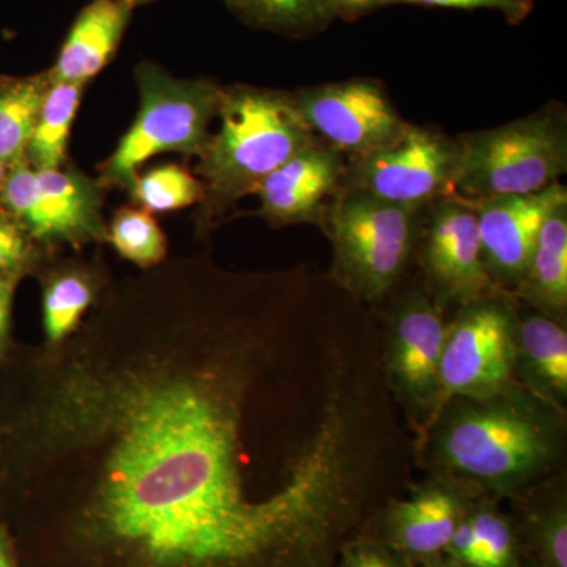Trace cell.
Instances as JSON below:
<instances>
[{
    "instance_id": "obj_22",
    "label": "cell",
    "mask_w": 567,
    "mask_h": 567,
    "mask_svg": "<svg viewBox=\"0 0 567 567\" xmlns=\"http://www.w3.org/2000/svg\"><path fill=\"white\" fill-rule=\"evenodd\" d=\"M230 13L259 31L287 39H311L336 18L330 0H223Z\"/></svg>"
},
{
    "instance_id": "obj_19",
    "label": "cell",
    "mask_w": 567,
    "mask_h": 567,
    "mask_svg": "<svg viewBox=\"0 0 567 567\" xmlns=\"http://www.w3.org/2000/svg\"><path fill=\"white\" fill-rule=\"evenodd\" d=\"M516 300V298H514ZM517 365L546 404L561 405L567 395V333L565 323L536 309L517 308Z\"/></svg>"
},
{
    "instance_id": "obj_16",
    "label": "cell",
    "mask_w": 567,
    "mask_h": 567,
    "mask_svg": "<svg viewBox=\"0 0 567 567\" xmlns=\"http://www.w3.org/2000/svg\"><path fill=\"white\" fill-rule=\"evenodd\" d=\"M134 10L126 0H91L66 32L54 65L47 70L50 81L85 85L102 73L117 54Z\"/></svg>"
},
{
    "instance_id": "obj_1",
    "label": "cell",
    "mask_w": 567,
    "mask_h": 567,
    "mask_svg": "<svg viewBox=\"0 0 567 567\" xmlns=\"http://www.w3.org/2000/svg\"><path fill=\"white\" fill-rule=\"evenodd\" d=\"M399 409L327 275L175 257L14 354L0 520L18 567H336L409 486Z\"/></svg>"
},
{
    "instance_id": "obj_4",
    "label": "cell",
    "mask_w": 567,
    "mask_h": 567,
    "mask_svg": "<svg viewBox=\"0 0 567 567\" xmlns=\"http://www.w3.org/2000/svg\"><path fill=\"white\" fill-rule=\"evenodd\" d=\"M425 210L342 189L322 226L333 248L328 278L358 303H382L415 257Z\"/></svg>"
},
{
    "instance_id": "obj_32",
    "label": "cell",
    "mask_w": 567,
    "mask_h": 567,
    "mask_svg": "<svg viewBox=\"0 0 567 567\" xmlns=\"http://www.w3.org/2000/svg\"><path fill=\"white\" fill-rule=\"evenodd\" d=\"M0 567H18L13 537L3 520H0Z\"/></svg>"
},
{
    "instance_id": "obj_3",
    "label": "cell",
    "mask_w": 567,
    "mask_h": 567,
    "mask_svg": "<svg viewBox=\"0 0 567 567\" xmlns=\"http://www.w3.org/2000/svg\"><path fill=\"white\" fill-rule=\"evenodd\" d=\"M432 425L440 464L488 491L527 487L558 454V432L547 413L511 391L483 401L454 399Z\"/></svg>"
},
{
    "instance_id": "obj_9",
    "label": "cell",
    "mask_w": 567,
    "mask_h": 567,
    "mask_svg": "<svg viewBox=\"0 0 567 567\" xmlns=\"http://www.w3.org/2000/svg\"><path fill=\"white\" fill-rule=\"evenodd\" d=\"M456 167V137L439 126L410 122L393 144L363 158L349 159L342 189L425 210L454 193Z\"/></svg>"
},
{
    "instance_id": "obj_5",
    "label": "cell",
    "mask_w": 567,
    "mask_h": 567,
    "mask_svg": "<svg viewBox=\"0 0 567 567\" xmlns=\"http://www.w3.org/2000/svg\"><path fill=\"white\" fill-rule=\"evenodd\" d=\"M454 193L470 203L543 192L567 173V111L547 103L494 128L458 134Z\"/></svg>"
},
{
    "instance_id": "obj_18",
    "label": "cell",
    "mask_w": 567,
    "mask_h": 567,
    "mask_svg": "<svg viewBox=\"0 0 567 567\" xmlns=\"http://www.w3.org/2000/svg\"><path fill=\"white\" fill-rule=\"evenodd\" d=\"M511 295L518 303L566 322L567 203L555 208L544 221L524 279Z\"/></svg>"
},
{
    "instance_id": "obj_23",
    "label": "cell",
    "mask_w": 567,
    "mask_h": 567,
    "mask_svg": "<svg viewBox=\"0 0 567 567\" xmlns=\"http://www.w3.org/2000/svg\"><path fill=\"white\" fill-rule=\"evenodd\" d=\"M84 84L51 82L35 130L25 152L33 169H54L66 164L71 126L81 106Z\"/></svg>"
},
{
    "instance_id": "obj_11",
    "label": "cell",
    "mask_w": 567,
    "mask_h": 567,
    "mask_svg": "<svg viewBox=\"0 0 567 567\" xmlns=\"http://www.w3.org/2000/svg\"><path fill=\"white\" fill-rule=\"evenodd\" d=\"M445 308L423 287L395 300L382 334L383 368L406 415L429 424L439 395V371L447 333Z\"/></svg>"
},
{
    "instance_id": "obj_12",
    "label": "cell",
    "mask_w": 567,
    "mask_h": 567,
    "mask_svg": "<svg viewBox=\"0 0 567 567\" xmlns=\"http://www.w3.org/2000/svg\"><path fill=\"white\" fill-rule=\"evenodd\" d=\"M415 256L425 289L445 309L503 292L484 267L475 207L456 193L425 210Z\"/></svg>"
},
{
    "instance_id": "obj_29",
    "label": "cell",
    "mask_w": 567,
    "mask_h": 567,
    "mask_svg": "<svg viewBox=\"0 0 567 567\" xmlns=\"http://www.w3.org/2000/svg\"><path fill=\"white\" fill-rule=\"evenodd\" d=\"M395 3L436 7V9L491 10L503 14V18L513 25L527 21L535 10V0H395Z\"/></svg>"
},
{
    "instance_id": "obj_26",
    "label": "cell",
    "mask_w": 567,
    "mask_h": 567,
    "mask_svg": "<svg viewBox=\"0 0 567 567\" xmlns=\"http://www.w3.org/2000/svg\"><path fill=\"white\" fill-rule=\"evenodd\" d=\"M106 241L114 246L123 259L151 270L167 257V238L152 213L140 207H122L112 216Z\"/></svg>"
},
{
    "instance_id": "obj_34",
    "label": "cell",
    "mask_w": 567,
    "mask_h": 567,
    "mask_svg": "<svg viewBox=\"0 0 567 567\" xmlns=\"http://www.w3.org/2000/svg\"><path fill=\"white\" fill-rule=\"evenodd\" d=\"M7 174H9V167L6 166L2 162H0V189H2L3 182H6Z\"/></svg>"
},
{
    "instance_id": "obj_24",
    "label": "cell",
    "mask_w": 567,
    "mask_h": 567,
    "mask_svg": "<svg viewBox=\"0 0 567 567\" xmlns=\"http://www.w3.org/2000/svg\"><path fill=\"white\" fill-rule=\"evenodd\" d=\"M514 522L524 567H567V507L565 498L522 506Z\"/></svg>"
},
{
    "instance_id": "obj_20",
    "label": "cell",
    "mask_w": 567,
    "mask_h": 567,
    "mask_svg": "<svg viewBox=\"0 0 567 567\" xmlns=\"http://www.w3.org/2000/svg\"><path fill=\"white\" fill-rule=\"evenodd\" d=\"M445 555L461 567H524L513 518L486 502L470 506Z\"/></svg>"
},
{
    "instance_id": "obj_15",
    "label": "cell",
    "mask_w": 567,
    "mask_h": 567,
    "mask_svg": "<svg viewBox=\"0 0 567 567\" xmlns=\"http://www.w3.org/2000/svg\"><path fill=\"white\" fill-rule=\"evenodd\" d=\"M472 505L461 487L429 484L405 498L391 499L372 522L368 535L420 566L445 555Z\"/></svg>"
},
{
    "instance_id": "obj_28",
    "label": "cell",
    "mask_w": 567,
    "mask_h": 567,
    "mask_svg": "<svg viewBox=\"0 0 567 567\" xmlns=\"http://www.w3.org/2000/svg\"><path fill=\"white\" fill-rule=\"evenodd\" d=\"M336 567H417L404 555L369 535L358 536L342 548Z\"/></svg>"
},
{
    "instance_id": "obj_13",
    "label": "cell",
    "mask_w": 567,
    "mask_h": 567,
    "mask_svg": "<svg viewBox=\"0 0 567 567\" xmlns=\"http://www.w3.org/2000/svg\"><path fill=\"white\" fill-rule=\"evenodd\" d=\"M566 203L567 188L561 182L543 192L472 203L484 267L499 290L507 293L516 290L527 271L544 221L555 208Z\"/></svg>"
},
{
    "instance_id": "obj_33",
    "label": "cell",
    "mask_w": 567,
    "mask_h": 567,
    "mask_svg": "<svg viewBox=\"0 0 567 567\" xmlns=\"http://www.w3.org/2000/svg\"><path fill=\"white\" fill-rule=\"evenodd\" d=\"M417 567H461L453 561V559L447 558L446 555H442V557H436L434 559H429V561L423 563Z\"/></svg>"
},
{
    "instance_id": "obj_27",
    "label": "cell",
    "mask_w": 567,
    "mask_h": 567,
    "mask_svg": "<svg viewBox=\"0 0 567 567\" xmlns=\"http://www.w3.org/2000/svg\"><path fill=\"white\" fill-rule=\"evenodd\" d=\"M50 254L32 240L13 216L3 208L0 210V278L20 281L22 276L39 270Z\"/></svg>"
},
{
    "instance_id": "obj_8",
    "label": "cell",
    "mask_w": 567,
    "mask_h": 567,
    "mask_svg": "<svg viewBox=\"0 0 567 567\" xmlns=\"http://www.w3.org/2000/svg\"><path fill=\"white\" fill-rule=\"evenodd\" d=\"M104 192L99 177H89L69 164L33 169L22 162L10 167L0 203L35 244L52 252L62 245L81 248L106 240Z\"/></svg>"
},
{
    "instance_id": "obj_30",
    "label": "cell",
    "mask_w": 567,
    "mask_h": 567,
    "mask_svg": "<svg viewBox=\"0 0 567 567\" xmlns=\"http://www.w3.org/2000/svg\"><path fill=\"white\" fill-rule=\"evenodd\" d=\"M336 18L349 22L361 20L383 7L395 6V0H330Z\"/></svg>"
},
{
    "instance_id": "obj_35",
    "label": "cell",
    "mask_w": 567,
    "mask_h": 567,
    "mask_svg": "<svg viewBox=\"0 0 567 567\" xmlns=\"http://www.w3.org/2000/svg\"><path fill=\"white\" fill-rule=\"evenodd\" d=\"M126 2L132 3L134 9H137V7L145 6V3L156 2V0H126Z\"/></svg>"
},
{
    "instance_id": "obj_6",
    "label": "cell",
    "mask_w": 567,
    "mask_h": 567,
    "mask_svg": "<svg viewBox=\"0 0 567 567\" xmlns=\"http://www.w3.org/2000/svg\"><path fill=\"white\" fill-rule=\"evenodd\" d=\"M140 111L114 153L100 166L104 188L130 192L140 167L159 153L199 158L218 117L223 85L208 78L181 80L158 63L141 61L134 69Z\"/></svg>"
},
{
    "instance_id": "obj_2",
    "label": "cell",
    "mask_w": 567,
    "mask_h": 567,
    "mask_svg": "<svg viewBox=\"0 0 567 567\" xmlns=\"http://www.w3.org/2000/svg\"><path fill=\"white\" fill-rule=\"evenodd\" d=\"M219 130L200 153L197 174L205 196L197 227L207 234L238 200L256 193L267 175L316 144L293 92L226 85L218 107Z\"/></svg>"
},
{
    "instance_id": "obj_17",
    "label": "cell",
    "mask_w": 567,
    "mask_h": 567,
    "mask_svg": "<svg viewBox=\"0 0 567 567\" xmlns=\"http://www.w3.org/2000/svg\"><path fill=\"white\" fill-rule=\"evenodd\" d=\"M110 286L102 265L69 259L52 262L41 276L44 346L70 338Z\"/></svg>"
},
{
    "instance_id": "obj_7",
    "label": "cell",
    "mask_w": 567,
    "mask_h": 567,
    "mask_svg": "<svg viewBox=\"0 0 567 567\" xmlns=\"http://www.w3.org/2000/svg\"><path fill=\"white\" fill-rule=\"evenodd\" d=\"M517 369V311L513 295L499 292L458 308L447 323L439 371V395L429 427L454 399L509 393Z\"/></svg>"
},
{
    "instance_id": "obj_31",
    "label": "cell",
    "mask_w": 567,
    "mask_h": 567,
    "mask_svg": "<svg viewBox=\"0 0 567 567\" xmlns=\"http://www.w3.org/2000/svg\"><path fill=\"white\" fill-rule=\"evenodd\" d=\"M18 279L0 278V360L6 357L9 347L11 306Z\"/></svg>"
},
{
    "instance_id": "obj_14",
    "label": "cell",
    "mask_w": 567,
    "mask_h": 567,
    "mask_svg": "<svg viewBox=\"0 0 567 567\" xmlns=\"http://www.w3.org/2000/svg\"><path fill=\"white\" fill-rule=\"evenodd\" d=\"M347 162L342 153L317 141L257 186V213L275 229L301 224L322 229L328 207L344 186Z\"/></svg>"
},
{
    "instance_id": "obj_10",
    "label": "cell",
    "mask_w": 567,
    "mask_h": 567,
    "mask_svg": "<svg viewBox=\"0 0 567 567\" xmlns=\"http://www.w3.org/2000/svg\"><path fill=\"white\" fill-rule=\"evenodd\" d=\"M317 140L347 159L363 158L398 141L409 128L386 85L375 78L322 82L293 91Z\"/></svg>"
},
{
    "instance_id": "obj_21",
    "label": "cell",
    "mask_w": 567,
    "mask_h": 567,
    "mask_svg": "<svg viewBox=\"0 0 567 567\" xmlns=\"http://www.w3.org/2000/svg\"><path fill=\"white\" fill-rule=\"evenodd\" d=\"M50 84L47 71L33 76L0 78V162L9 169L25 162Z\"/></svg>"
},
{
    "instance_id": "obj_25",
    "label": "cell",
    "mask_w": 567,
    "mask_h": 567,
    "mask_svg": "<svg viewBox=\"0 0 567 567\" xmlns=\"http://www.w3.org/2000/svg\"><path fill=\"white\" fill-rule=\"evenodd\" d=\"M128 194L142 210L166 213L203 203L205 188L200 178L186 167L166 164L137 174Z\"/></svg>"
}]
</instances>
